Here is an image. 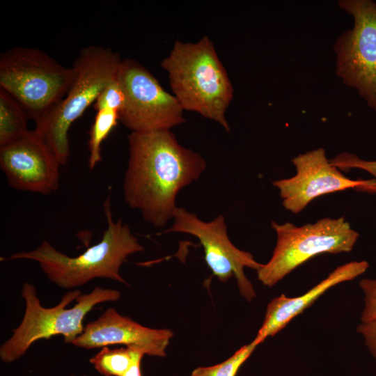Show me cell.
<instances>
[{"label":"cell","mask_w":376,"mask_h":376,"mask_svg":"<svg viewBox=\"0 0 376 376\" xmlns=\"http://www.w3.org/2000/svg\"><path fill=\"white\" fill-rule=\"evenodd\" d=\"M338 5L354 24L334 42L335 72L376 113V2L340 0Z\"/></svg>","instance_id":"8"},{"label":"cell","mask_w":376,"mask_h":376,"mask_svg":"<svg viewBox=\"0 0 376 376\" xmlns=\"http://www.w3.org/2000/svg\"><path fill=\"white\" fill-rule=\"evenodd\" d=\"M125 102V94L116 78L109 83L100 92L94 102L96 111L111 109L120 113Z\"/></svg>","instance_id":"20"},{"label":"cell","mask_w":376,"mask_h":376,"mask_svg":"<svg viewBox=\"0 0 376 376\" xmlns=\"http://www.w3.org/2000/svg\"><path fill=\"white\" fill-rule=\"evenodd\" d=\"M75 77L72 66H63L37 48L13 47L0 56V88L35 122L63 98Z\"/></svg>","instance_id":"6"},{"label":"cell","mask_w":376,"mask_h":376,"mask_svg":"<svg viewBox=\"0 0 376 376\" xmlns=\"http://www.w3.org/2000/svg\"><path fill=\"white\" fill-rule=\"evenodd\" d=\"M70 376H77V375H70ZM81 376H88V375H81Z\"/></svg>","instance_id":"24"},{"label":"cell","mask_w":376,"mask_h":376,"mask_svg":"<svg viewBox=\"0 0 376 376\" xmlns=\"http://www.w3.org/2000/svg\"><path fill=\"white\" fill-rule=\"evenodd\" d=\"M357 331L363 337L365 345L376 359V320L361 322L357 327Z\"/></svg>","instance_id":"22"},{"label":"cell","mask_w":376,"mask_h":376,"mask_svg":"<svg viewBox=\"0 0 376 376\" xmlns=\"http://www.w3.org/2000/svg\"><path fill=\"white\" fill-rule=\"evenodd\" d=\"M138 350H140L130 347H103L89 362L103 376H123L132 364Z\"/></svg>","instance_id":"16"},{"label":"cell","mask_w":376,"mask_h":376,"mask_svg":"<svg viewBox=\"0 0 376 376\" xmlns=\"http://www.w3.org/2000/svg\"><path fill=\"white\" fill-rule=\"evenodd\" d=\"M330 162L340 171H347L358 169L369 173L373 176V179H369L366 184L354 189L360 192L376 194V160H365L354 154L343 152L331 159Z\"/></svg>","instance_id":"19"},{"label":"cell","mask_w":376,"mask_h":376,"mask_svg":"<svg viewBox=\"0 0 376 376\" xmlns=\"http://www.w3.org/2000/svg\"><path fill=\"white\" fill-rule=\"evenodd\" d=\"M173 336L169 329L143 326L115 308H108L96 320L89 322L72 344L86 350L124 345L137 348L144 354L164 357Z\"/></svg>","instance_id":"13"},{"label":"cell","mask_w":376,"mask_h":376,"mask_svg":"<svg viewBox=\"0 0 376 376\" xmlns=\"http://www.w3.org/2000/svg\"><path fill=\"white\" fill-rule=\"evenodd\" d=\"M28 118L22 106L8 93L0 88V147L29 133Z\"/></svg>","instance_id":"15"},{"label":"cell","mask_w":376,"mask_h":376,"mask_svg":"<svg viewBox=\"0 0 376 376\" xmlns=\"http://www.w3.org/2000/svg\"><path fill=\"white\" fill-rule=\"evenodd\" d=\"M60 164L56 157L34 130L0 147V167L13 188L43 195L59 187Z\"/></svg>","instance_id":"11"},{"label":"cell","mask_w":376,"mask_h":376,"mask_svg":"<svg viewBox=\"0 0 376 376\" xmlns=\"http://www.w3.org/2000/svg\"><path fill=\"white\" fill-rule=\"evenodd\" d=\"M118 53L102 46L81 49L72 67L75 79L68 92L44 116L34 130L51 148L61 166L70 157L68 133L72 123L94 104L102 89L116 78L121 62Z\"/></svg>","instance_id":"5"},{"label":"cell","mask_w":376,"mask_h":376,"mask_svg":"<svg viewBox=\"0 0 376 376\" xmlns=\"http://www.w3.org/2000/svg\"><path fill=\"white\" fill-rule=\"evenodd\" d=\"M144 355V353L138 350L136 353L134 361L128 370L123 375V376H142L141 371V362Z\"/></svg>","instance_id":"23"},{"label":"cell","mask_w":376,"mask_h":376,"mask_svg":"<svg viewBox=\"0 0 376 376\" xmlns=\"http://www.w3.org/2000/svg\"><path fill=\"white\" fill-rule=\"evenodd\" d=\"M272 227L276 246L269 260L257 271L258 280L268 287L314 256L351 251L359 236L344 217L323 218L301 226L272 221Z\"/></svg>","instance_id":"7"},{"label":"cell","mask_w":376,"mask_h":376,"mask_svg":"<svg viewBox=\"0 0 376 376\" xmlns=\"http://www.w3.org/2000/svg\"><path fill=\"white\" fill-rule=\"evenodd\" d=\"M359 285L364 295L361 322L376 320V279H362Z\"/></svg>","instance_id":"21"},{"label":"cell","mask_w":376,"mask_h":376,"mask_svg":"<svg viewBox=\"0 0 376 376\" xmlns=\"http://www.w3.org/2000/svg\"><path fill=\"white\" fill-rule=\"evenodd\" d=\"M25 302L23 318L13 329L12 336L0 346L2 362H14L27 352L36 341L61 335L64 342L71 343L84 331L83 321L86 314L97 304L116 301L120 292L111 288L95 287L91 292L82 294L79 290L67 292L60 302L51 308L42 306L35 286L24 283L21 293Z\"/></svg>","instance_id":"4"},{"label":"cell","mask_w":376,"mask_h":376,"mask_svg":"<svg viewBox=\"0 0 376 376\" xmlns=\"http://www.w3.org/2000/svg\"><path fill=\"white\" fill-rule=\"evenodd\" d=\"M107 226L101 240L75 257L69 256L43 241L36 249L12 254L1 260L27 259L38 263L47 279L57 286L72 290L94 279L104 278L128 285L120 269L127 257L144 250L121 219L114 221L111 198L103 203Z\"/></svg>","instance_id":"2"},{"label":"cell","mask_w":376,"mask_h":376,"mask_svg":"<svg viewBox=\"0 0 376 376\" xmlns=\"http://www.w3.org/2000/svg\"><path fill=\"white\" fill-rule=\"evenodd\" d=\"M257 346L252 340L241 347L224 361L212 366L196 368L190 376H236L241 366Z\"/></svg>","instance_id":"18"},{"label":"cell","mask_w":376,"mask_h":376,"mask_svg":"<svg viewBox=\"0 0 376 376\" xmlns=\"http://www.w3.org/2000/svg\"><path fill=\"white\" fill-rule=\"evenodd\" d=\"M123 189L127 205L156 227L173 219L178 192L198 179L206 162L171 130L131 132Z\"/></svg>","instance_id":"1"},{"label":"cell","mask_w":376,"mask_h":376,"mask_svg":"<svg viewBox=\"0 0 376 376\" xmlns=\"http://www.w3.org/2000/svg\"><path fill=\"white\" fill-rule=\"evenodd\" d=\"M173 219L171 227L165 233L178 232L195 236L203 247L205 260L213 275L223 283L234 276L240 295L247 301L256 297L254 288L245 275L244 268L258 271L263 264L230 242L223 215L206 222L195 214L177 207Z\"/></svg>","instance_id":"10"},{"label":"cell","mask_w":376,"mask_h":376,"mask_svg":"<svg viewBox=\"0 0 376 376\" xmlns=\"http://www.w3.org/2000/svg\"><path fill=\"white\" fill-rule=\"evenodd\" d=\"M366 260L351 261L337 267L329 275L305 293L295 297L281 294L267 306L265 318L253 341L257 345L283 329L293 318L303 313L332 287L354 279L366 272Z\"/></svg>","instance_id":"14"},{"label":"cell","mask_w":376,"mask_h":376,"mask_svg":"<svg viewBox=\"0 0 376 376\" xmlns=\"http://www.w3.org/2000/svg\"><path fill=\"white\" fill-rule=\"evenodd\" d=\"M161 66L167 72L173 95L184 111L198 113L230 131L226 113L234 90L207 36L196 42L175 41Z\"/></svg>","instance_id":"3"},{"label":"cell","mask_w":376,"mask_h":376,"mask_svg":"<svg viewBox=\"0 0 376 376\" xmlns=\"http://www.w3.org/2000/svg\"><path fill=\"white\" fill-rule=\"evenodd\" d=\"M296 174L275 180L284 208L294 214L301 212L315 198L328 194L355 189L368 180H352L334 166L323 148L299 154L292 159Z\"/></svg>","instance_id":"12"},{"label":"cell","mask_w":376,"mask_h":376,"mask_svg":"<svg viewBox=\"0 0 376 376\" xmlns=\"http://www.w3.org/2000/svg\"><path fill=\"white\" fill-rule=\"evenodd\" d=\"M119 121V113L111 109L97 111L93 123L89 130L88 148L89 152L88 166L93 169L102 160V143Z\"/></svg>","instance_id":"17"},{"label":"cell","mask_w":376,"mask_h":376,"mask_svg":"<svg viewBox=\"0 0 376 376\" xmlns=\"http://www.w3.org/2000/svg\"><path fill=\"white\" fill-rule=\"evenodd\" d=\"M117 79L125 94L119 121L131 132L171 130L185 121L176 97L138 61L122 60Z\"/></svg>","instance_id":"9"}]
</instances>
